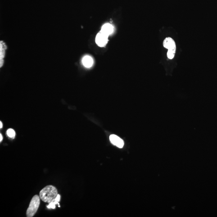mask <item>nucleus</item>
<instances>
[{"label": "nucleus", "mask_w": 217, "mask_h": 217, "mask_svg": "<svg viewBox=\"0 0 217 217\" xmlns=\"http://www.w3.org/2000/svg\"><path fill=\"white\" fill-rule=\"evenodd\" d=\"M108 37L100 32L96 36L95 42L96 44L100 47L105 46L108 41Z\"/></svg>", "instance_id": "20e7f679"}, {"label": "nucleus", "mask_w": 217, "mask_h": 217, "mask_svg": "<svg viewBox=\"0 0 217 217\" xmlns=\"http://www.w3.org/2000/svg\"><path fill=\"white\" fill-rule=\"evenodd\" d=\"M100 32L109 36L114 32V27L111 24L107 23L102 26Z\"/></svg>", "instance_id": "423d86ee"}, {"label": "nucleus", "mask_w": 217, "mask_h": 217, "mask_svg": "<svg viewBox=\"0 0 217 217\" xmlns=\"http://www.w3.org/2000/svg\"><path fill=\"white\" fill-rule=\"evenodd\" d=\"M110 142L119 148H122L124 146V141L121 138L115 135L112 134L110 137Z\"/></svg>", "instance_id": "39448f33"}, {"label": "nucleus", "mask_w": 217, "mask_h": 217, "mask_svg": "<svg viewBox=\"0 0 217 217\" xmlns=\"http://www.w3.org/2000/svg\"><path fill=\"white\" fill-rule=\"evenodd\" d=\"M2 128V122H0V128Z\"/></svg>", "instance_id": "ddd939ff"}, {"label": "nucleus", "mask_w": 217, "mask_h": 217, "mask_svg": "<svg viewBox=\"0 0 217 217\" xmlns=\"http://www.w3.org/2000/svg\"><path fill=\"white\" fill-rule=\"evenodd\" d=\"M2 138H2V136L1 133V134H0V142H1V141H2Z\"/></svg>", "instance_id": "f8f14e48"}, {"label": "nucleus", "mask_w": 217, "mask_h": 217, "mask_svg": "<svg viewBox=\"0 0 217 217\" xmlns=\"http://www.w3.org/2000/svg\"><path fill=\"white\" fill-rule=\"evenodd\" d=\"M39 204L40 198L39 196L37 195L33 196L27 210V216L32 217L34 216L39 208Z\"/></svg>", "instance_id": "7ed1b4c3"}, {"label": "nucleus", "mask_w": 217, "mask_h": 217, "mask_svg": "<svg viewBox=\"0 0 217 217\" xmlns=\"http://www.w3.org/2000/svg\"><path fill=\"white\" fill-rule=\"evenodd\" d=\"M58 204V205H59V204L58 202L57 201H53V202L50 203H49V204L47 206V208L48 209H55V208H56V206H55V205H56V204Z\"/></svg>", "instance_id": "9d476101"}, {"label": "nucleus", "mask_w": 217, "mask_h": 217, "mask_svg": "<svg viewBox=\"0 0 217 217\" xmlns=\"http://www.w3.org/2000/svg\"><path fill=\"white\" fill-rule=\"evenodd\" d=\"M58 194L57 190L56 187L52 185H48L40 191L39 197L43 202L50 203L55 201Z\"/></svg>", "instance_id": "f257e3e1"}, {"label": "nucleus", "mask_w": 217, "mask_h": 217, "mask_svg": "<svg viewBox=\"0 0 217 217\" xmlns=\"http://www.w3.org/2000/svg\"><path fill=\"white\" fill-rule=\"evenodd\" d=\"M7 136L11 138H13L15 137V132L12 129H9L7 131Z\"/></svg>", "instance_id": "1a4fd4ad"}, {"label": "nucleus", "mask_w": 217, "mask_h": 217, "mask_svg": "<svg viewBox=\"0 0 217 217\" xmlns=\"http://www.w3.org/2000/svg\"><path fill=\"white\" fill-rule=\"evenodd\" d=\"M7 49V46L2 41H1L0 43V67H1L3 65V58L5 57V51Z\"/></svg>", "instance_id": "0eeeda50"}, {"label": "nucleus", "mask_w": 217, "mask_h": 217, "mask_svg": "<svg viewBox=\"0 0 217 217\" xmlns=\"http://www.w3.org/2000/svg\"><path fill=\"white\" fill-rule=\"evenodd\" d=\"M60 195L58 194L57 197H56L55 201H57L58 202L60 201Z\"/></svg>", "instance_id": "9b49d317"}, {"label": "nucleus", "mask_w": 217, "mask_h": 217, "mask_svg": "<svg viewBox=\"0 0 217 217\" xmlns=\"http://www.w3.org/2000/svg\"><path fill=\"white\" fill-rule=\"evenodd\" d=\"M83 65L86 68L92 67L93 64V60L92 57L89 56H84L82 60Z\"/></svg>", "instance_id": "6e6552de"}, {"label": "nucleus", "mask_w": 217, "mask_h": 217, "mask_svg": "<svg viewBox=\"0 0 217 217\" xmlns=\"http://www.w3.org/2000/svg\"><path fill=\"white\" fill-rule=\"evenodd\" d=\"M163 46L165 48L168 49L167 54L168 58L170 59L174 58L176 49V46L174 40L170 37L165 38L163 42Z\"/></svg>", "instance_id": "f03ea898"}]
</instances>
